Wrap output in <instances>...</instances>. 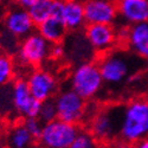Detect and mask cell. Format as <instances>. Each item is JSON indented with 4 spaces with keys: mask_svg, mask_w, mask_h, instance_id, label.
<instances>
[{
    "mask_svg": "<svg viewBox=\"0 0 148 148\" xmlns=\"http://www.w3.org/2000/svg\"><path fill=\"white\" fill-rule=\"evenodd\" d=\"M38 31L44 38L51 44L63 43L65 37L68 36V29L60 18L50 17L37 26Z\"/></svg>",
    "mask_w": 148,
    "mask_h": 148,
    "instance_id": "17",
    "label": "cell"
},
{
    "mask_svg": "<svg viewBox=\"0 0 148 148\" xmlns=\"http://www.w3.org/2000/svg\"><path fill=\"white\" fill-rule=\"evenodd\" d=\"M148 138V98L136 97L122 108L119 139L122 142L138 143Z\"/></svg>",
    "mask_w": 148,
    "mask_h": 148,
    "instance_id": "1",
    "label": "cell"
},
{
    "mask_svg": "<svg viewBox=\"0 0 148 148\" xmlns=\"http://www.w3.org/2000/svg\"><path fill=\"white\" fill-rule=\"evenodd\" d=\"M5 30L18 39H23L33 32L36 24L33 23L27 8L20 6L11 8L4 17Z\"/></svg>",
    "mask_w": 148,
    "mask_h": 148,
    "instance_id": "13",
    "label": "cell"
},
{
    "mask_svg": "<svg viewBox=\"0 0 148 148\" xmlns=\"http://www.w3.org/2000/svg\"><path fill=\"white\" fill-rule=\"evenodd\" d=\"M65 57L77 65L85 62H91L96 55V51L90 45L84 32L73 31L64 39Z\"/></svg>",
    "mask_w": 148,
    "mask_h": 148,
    "instance_id": "11",
    "label": "cell"
},
{
    "mask_svg": "<svg viewBox=\"0 0 148 148\" xmlns=\"http://www.w3.org/2000/svg\"><path fill=\"white\" fill-rule=\"evenodd\" d=\"M68 31H81L87 25L84 14V4L78 0H65L60 16Z\"/></svg>",
    "mask_w": 148,
    "mask_h": 148,
    "instance_id": "16",
    "label": "cell"
},
{
    "mask_svg": "<svg viewBox=\"0 0 148 148\" xmlns=\"http://www.w3.org/2000/svg\"><path fill=\"white\" fill-rule=\"evenodd\" d=\"M87 24H110L119 17L117 1L115 0H87L84 3Z\"/></svg>",
    "mask_w": 148,
    "mask_h": 148,
    "instance_id": "12",
    "label": "cell"
},
{
    "mask_svg": "<svg viewBox=\"0 0 148 148\" xmlns=\"http://www.w3.org/2000/svg\"><path fill=\"white\" fill-rule=\"evenodd\" d=\"M14 113L12 83L0 87V116H10Z\"/></svg>",
    "mask_w": 148,
    "mask_h": 148,
    "instance_id": "21",
    "label": "cell"
},
{
    "mask_svg": "<svg viewBox=\"0 0 148 148\" xmlns=\"http://www.w3.org/2000/svg\"><path fill=\"white\" fill-rule=\"evenodd\" d=\"M117 11L126 25L148 21V0H122L117 3Z\"/></svg>",
    "mask_w": 148,
    "mask_h": 148,
    "instance_id": "14",
    "label": "cell"
},
{
    "mask_svg": "<svg viewBox=\"0 0 148 148\" xmlns=\"http://www.w3.org/2000/svg\"><path fill=\"white\" fill-rule=\"evenodd\" d=\"M100 68L104 84L117 87L125 83L133 72V60L126 52L122 51H108L98 57Z\"/></svg>",
    "mask_w": 148,
    "mask_h": 148,
    "instance_id": "4",
    "label": "cell"
},
{
    "mask_svg": "<svg viewBox=\"0 0 148 148\" xmlns=\"http://www.w3.org/2000/svg\"><path fill=\"white\" fill-rule=\"evenodd\" d=\"M70 88L85 101L95 98L104 84L98 64L94 60L75 65L69 76Z\"/></svg>",
    "mask_w": 148,
    "mask_h": 148,
    "instance_id": "2",
    "label": "cell"
},
{
    "mask_svg": "<svg viewBox=\"0 0 148 148\" xmlns=\"http://www.w3.org/2000/svg\"><path fill=\"white\" fill-rule=\"evenodd\" d=\"M69 148H98V142L89 130H81Z\"/></svg>",
    "mask_w": 148,
    "mask_h": 148,
    "instance_id": "22",
    "label": "cell"
},
{
    "mask_svg": "<svg viewBox=\"0 0 148 148\" xmlns=\"http://www.w3.org/2000/svg\"><path fill=\"white\" fill-rule=\"evenodd\" d=\"M115 1H117V3H119V1H122V0H115Z\"/></svg>",
    "mask_w": 148,
    "mask_h": 148,
    "instance_id": "31",
    "label": "cell"
},
{
    "mask_svg": "<svg viewBox=\"0 0 148 148\" xmlns=\"http://www.w3.org/2000/svg\"><path fill=\"white\" fill-rule=\"evenodd\" d=\"M14 114L19 117H38L42 102L34 98L30 91L26 78L18 77L12 82Z\"/></svg>",
    "mask_w": 148,
    "mask_h": 148,
    "instance_id": "8",
    "label": "cell"
},
{
    "mask_svg": "<svg viewBox=\"0 0 148 148\" xmlns=\"http://www.w3.org/2000/svg\"><path fill=\"white\" fill-rule=\"evenodd\" d=\"M65 57V47L63 43H56L51 45L50 51V59L52 60H59Z\"/></svg>",
    "mask_w": 148,
    "mask_h": 148,
    "instance_id": "25",
    "label": "cell"
},
{
    "mask_svg": "<svg viewBox=\"0 0 148 148\" xmlns=\"http://www.w3.org/2000/svg\"><path fill=\"white\" fill-rule=\"evenodd\" d=\"M38 117L42 120L43 123H47V122H51V121L58 119L55 100L51 98V100L42 102V107H40V112H39Z\"/></svg>",
    "mask_w": 148,
    "mask_h": 148,
    "instance_id": "23",
    "label": "cell"
},
{
    "mask_svg": "<svg viewBox=\"0 0 148 148\" xmlns=\"http://www.w3.org/2000/svg\"><path fill=\"white\" fill-rule=\"evenodd\" d=\"M23 123L25 125V127L31 133L32 136L38 141L43 132V127H44V123L42 122V120L39 117H27V119H24Z\"/></svg>",
    "mask_w": 148,
    "mask_h": 148,
    "instance_id": "24",
    "label": "cell"
},
{
    "mask_svg": "<svg viewBox=\"0 0 148 148\" xmlns=\"http://www.w3.org/2000/svg\"><path fill=\"white\" fill-rule=\"evenodd\" d=\"M59 120L78 125L85 119L87 101L71 88L62 90L53 98Z\"/></svg>",
    "mask_w": 148,
    "mask_h": 148,
    "instance_id": "7",
    "label": "cell"
},
{
    "mask_svg": "<svg viewBox=\"0 0 148 148\" xmlns=\"http://www.w3.org/2000/svg\"><path fill=\"white\" fill-rule=\"evenodd\" d=\"M136 147H138V148H148V138L142 139L141 141H139V142L136 143Z\"/></svg>",
    "mask_w": 148,
    "mask_h": 148,
    "instance_id": "28",
    "label": "cell"
},
{
    "mask_svg": "<svg viewBox=\"0 0 148 148\" xmlns=\"http://www.w3.org/2000/svg\"><path fill=\"white\" fill-rule=\"evenodd\" d=\"M16 60L10 53H0V87L11 84L16 79Z\"/></svg>",
    "mask_w": 148,
    "mask_h": 148,
    "instance_id": "20",
    "label": "cell"
},
{
    "mask_svg": "<svg viewBox=\"0 0 148 148\" xmlns=\"http://www.w3.org/2000/svg\"><path fill=\"white\" fill-rule=\"evenodd\" d=\"M36 141L23 122L12 126L7 134L8 148H36Z\"/></svg>",
    "mask_w": 148,
    "mask_h": 148,
    "instance_id": "18",
    "label": "cell"
},
{
    "mask_svg": "<svg viewBox=\"0 0 148 148\" xmlns=\"http://www.w3.org/2000/svg\"><path fill=\"white\" fill-rule=\"evenodd\" d=\"M64 1H65V0H55V3H53L52 17L60 18L62 12H63V7H64Z\"/></svg>",
    "mask_w": 148,
    "mask_h": 148,
    "instance_id": "26",
    "label": "cell"
},
{
    "mask_svg": "<svg viewBox=\"0 0 148 148\" xmlns=\"http://www.w3.org/2000/svg\"><path fill=\"white\" fill-rule=\"evenodd\" d=\"M51 45L38 31H33L20 40L17 50L18 62L25 66H40L50 59Z\"/></svg>",
    "mask_w": 148,
    "mask_h": 148,
    "instance_id": "6",
    "label": "cell"
},
{
    "mask_svg": "<svg viewBox=\"0 0 148 148\" xmlns=\"http://www.w3.org/2000/svg\"><path fill=\"white\" fill-rule=\"evenodd\" d=\"M121 115L122 108L117 106L97 108L88 121L89 132L97 142L108 143L119 138Z\"/></svg>",
    "mask_w": 148,
    "mask_h": 148,
    "instance_id": "3",
    "label": "cell"
},
{
    "mask_svg": "<svg viewBox=\"0 0 148 148\" xmlns=\"http://www.w3.org/2000/svg\"><path fill=\"white\" fill-rule=\"evenodd\" d=\"M126 45L129 51L142 59L148 58V21L128 26Z\"/></svg>",
    "mask_w": 148,
    "mask_h": 148,
    "instance_id": "15",
    "label": "cell"
},
{
    "mask_svg": "<svg viewBox=\"0 0 148 148\" xmlns=\"http://www.w3.org/2000/svg\"><path fill=\"white\" fill-rule=\"evenodd\" d=\"M36 1H38V0H16L17 5L20 6V7H24V8L31 7Z\"/></svg>",
    "mask_w": 148,
    "mask_h": 148,
    "instance_id": "27",
    "label": "cell"
},
{
    "mask_svg": "<svg viewBox=\"0 0 148 148\" xmlns=\"http://www.w3.org/2000/svg\"><path fill=\"white\" fill-rule=\"evenodd\" d=\"M119 148H138L136 143H127V142H122V145Z\"/></svg>",
    "mask_w": 148,
    "mask_h": 148,
    "instance_id": "29",
    "label": "cell"
},
{
    "mask_svg": "<svg viewBox=\"0 0 148 148\" xmlns=\"http://www.w3.org/2000/svg\"><path fill=\"white\" fill-rule=\"evenodd\" d=\"M0 53H1V47H0Z\"/></svg>",
    "mask_w": 148,
    "mask_h": 148,
    "instance_id": "32",
    "label": "cell"
},
{
    "mask_svg": "<svg viewBox=\"0 0 148 148\" xmlns=\"http://www.w3.org/2000/svg\"><path fill=\"white\" fill-rule=\"evenodd\" d=\"M84 33L98 55L112 51L117 42V31L110 24H87Z\"/></svg>",
    "mask_w": 148,
    "mask_h": 148,
    "instance_id": "10",
    "label": "cell"
},
{
    "mask_svg": "<svg viewBox=\"0 0 148 148\" xmlns=\"http://www.w3.org/2000/svg\"><path fill=\"white\" fill-rule=\"evenodd\" d=\"M53 3L55 0H38L31 7L27 8L36 26H38L39 24H42L50 17H52Z\"/></svg>",
    "mask_w": 148,
    "mask_h": 148,
    "instance_id": "19",
    "label": "cell"
},
{
    "mask_svg": "<svg viewBox=\"0 0 148 148\" xmlns=\"http://www.w3.org/2000/svg\"><path fill=\"white\" fill-rule=\"evenodd\" d=\"M26 82L32 96L40 102L51 100L58 90V79L56 76L43 68L33 69L27 75Z\"/></svg>",
    "mask_w": 148,
    "mask_h": 148,
    "instance_id": "9",
    "label": "cell"
},
{
    "mask_svg": "<svg viewBox=\"0 0 148 148\" xmlns=\"http://www.w3.org/2000/svg\"><path fill=\"white\" fill-rule=\"evenodd\" d=\"M81 130L76 123L56 119L44 123L38 142L43 148H69Z\"/></svg>",
    "mask_w": 148,
    "mask_h": 148,
    "instance_id": "5",
    "label": "cell"
},
{
    "mask_svg": "<svg viewBox=\"0 0 148 148\" xmlns=\"http://www.w3.org/2000/svg\"><path fill=\"white\" fill-rule=\"evenodd\" d=\"M146 71L148 72V58L146 59Z\"/></svg>",
    "mask_w": 148,
    "mask_h": 148,
    "instance_id": "30",
    "label": "cell"
}]
</instances>
